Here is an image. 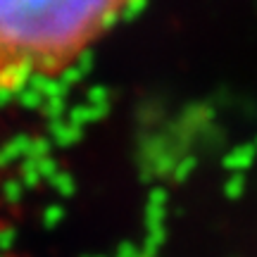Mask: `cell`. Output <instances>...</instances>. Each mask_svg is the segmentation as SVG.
I'll use <instances>...</instances> for the list:
<instances>
[{
	"mask_svg": "<svg viewBox=\"0 0 257 257\" xmlns=\"http://www.w3.org/2000/svg\"><path fill=\"white\" fill-rule=\"evenodd\" d=\"M143 0H0V95L69 72Z\"/></svg>",
	"mask_w": 257,
	"mask_h": 257,
	"instance_id": "obj_1",
	"label": "cell"
}]
</instances>
